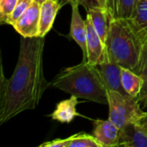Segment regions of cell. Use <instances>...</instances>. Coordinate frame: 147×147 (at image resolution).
Instances as JSON below:
<instances>
[{"instance_id": "30bf717a", "label": "cell", "mask_w": 147, "mask_h": 147, "mask_svg": "<svg viewBox=\"0 0 147 147\" xmlns=\"http://www.w3.org/2000/svg\"><path fill=\"white\" fill-rule=\"evenodd\" d=\"M119 146L147 147V131L140 121L129 123L121 129Z\"/></svg>"}, {"instance_id": "ac0fdd59", "label": "cell", "mask_w": 147, "mask_h": 147, "mask_svg": "<svg viewBox=\"0 0 147 147\" xmlns=\"http://www.w3.org/2000/svg\"><path fill=\"white\" fill-rule=\"evenodd\" d=\"M17 2L18 0H0V22L2 24H8Z\"/></svg>"}, {"instance_id": "4fadbf2b", "label": "cell", "mask_w": 147, "mask_h": 147, "mask_svg": "<svg viewBox=\"0 0 147 147\" xmlns=\"http://www.w3.org/2000/svg\"><path fill=\"white\" fill-rule=\"evenodd\" d=\"M78 98L75 96H71L69 99L59 102L56 105V109L48 116L53 121L60 123H70L76 116H79L77 110V106L79 103Z\"/></svg>"}, {"instance_id": "e0dca14e", "label": "cell", "mask_w": 147, "mask_h": 147, "mask_svg": "<svg viewBox=\"0 0 147 147\" xmlns=\"http://www.w3.org/2000/svg\"><path fill=\"white\" fill-rule=\"evenodd\" d=\"M140 0H115L114 17L130 19Z\"/></svg>"}, {"instance_id": "ba28073f", "label": "cell", "mask_w": 147, "mask_h": 147, "mask_svg": "<svg viewBox=\"0 0 147 147\" xmlns=\"http://www.w3.org/2000/svg\"><path fill=\"white\" fill-rule=\"evenodd\" d=\"M92 134L102 147L119 146L121 129L109 119L94 121Z\"/></svg>"}, {"instance_id": "d6986e66", "label": "cell", "mask_w": 147, "mask_h": 147, "mask_svg": "<svg viewBox=\"0 0 147 147\" xmlns=\"http://www.w3.org/2000/svg\"><path fill=\"white\" fill-rule=\"evenodd\" d=\"M34 0H18L11 16L9 18L8 24L13 26L20 16L26 11V9L32 4Z\"/></svg>"}, {"instance_id": "ffe728a7", "label": "cell", "mask_w": 147, "mask_h": 147, "mask_svg": "<svg viewBox=\"0 0 147 147\" xmlns=\"http://www.w3.org/2000/svg\"><path fill=\"white\" fill-rule=\"evenodd\" d=\"M136 73H138L143 78L147 77V37L143 42L140 61Z\"/></svg>"}, {"instance_id": "5bb4252c", "label": "cell", "mask_w": 147, "mask_h": 147, "mask_svg": "<svg viewBox=\"0 0 147 147\" xmlns=\"http://www.w3.org/2000/svg\"><path fill=\"white\" fill-rule=\"evenodd\" d=\"M144 82V78L132 70L121 67V83L126 93L137 97Z\"/></svg>"}, {"instance_id": "8992f818", "label": "cell", "mask_w": 147, "mask_h": 147, "mask_svg": "<svg viewBox=\"0 0 147 147\" xmlns=\"http://www.w3.org/2000/svg\"><path fill=\"white\" fill-rule=\"evenodd\" d=\"M85 21L87 26L86 59L90 64L97 65L102 63L109 56L106 44L102 40L101 37L97 34L89 16H87Z\"/></svg>"}, {"instance_id": "d4e9b609", "label": "cell", "mask_w": 147, "mask_h": 147, "mask_svg": "<svg viewBox=\"0 0 147 147\" xmlns=\"http://www.w3.org/2000/svg\"><path fill=\"white\" fill-rule=\"evenodd\" d=\"M140 123L142 124V126L146 129L147 131V112L145 113L144 116L142 117V119H141V121H140Z\"/></svg>"}, {"instance_id": "9c48e42d", "label": "cell", "mask_w": 147, "mask_h": 147, "mask_svg": "<svg viewBox=\"0 0 147 147\" xmlns=\"http://www.w3.org/2000/svg\"><path fill=\"white\" fill-rule=\"evenodd\" d=\"M102 76L108 90H115L127 95L123 89L121 83V66L108 58L100 65H96Z\"/></svg>"}, {"instance_id": "277c9868", "label": "cell", "mask_w": 147, "mask_h": 147, "mask_svg": "<svg viewBox=\"0 0 147 147\" xmlns=\"http://www.w3.org/2000/svg\"><path fill=\"white\" fill-rule=\"evenodd\" d=\"M109 119L120 129L129 123L140 122L145 115L140 103L129 95L115 90H108Z\"/></svg>"}, {"instance_id": "7c38bea8", "label": "cell", "mask_w": 147, "mask_h": 147, "mask_svg": "<svg viewBox=\"0 0 147 147\" xmlns=\"http://www.w3.org/2000/svg\"><path fill=\"white\" fill-rule=\"evenodd\" d=\"M61 7L59 0H46L40 4L39 37H45L51 30L57 13Z\"/></svg>"}, {"instance_id": "cb8c5ba5", "label": "cell", "mask_w": 147, "mask_h": 147, "mask_svg": "<svg viewBox=\"0 0 147 147\" xmlns=\"http://www.w3.org/2000/svg\"><path fill=\"white\" fill-rule=\"evenodd\" d=\"M83 1L84 0H59L61 6H64V5H66V4L72 5V4H75V3H78V4L80 5Z\"/></svg>"}, {"instance_id": "8fae6325", "label": "cell", "mask_w": 147, "mask_h": 147, "mask_svg": "<svg viewBox=\"0 0 147 147\" xmlns=\"http://www.w3.org/2000/svg\"><path fill=\"white\" fill-rule=\"evenodd\" d=\"M79 4L75 3L71 5V31L70 35L80 47L83 51V59H86L87 54V26L86 21L83 19L78 9Z\"/></svg>"}, {"instance_id": "44dd1931", "label": "cell", "mask_w": 147, "mask_h": 147, "mask_svg": "<svg viewBox=\"0 0 147 147\" xmlns=\"http://www.w3.org/2000/svg\"><path fill=\"white\" fill-rule=\"evenodd\" d=\"M137 101L140 103L142 107L147 108V77L144 78V82L142 88L136 97Z\"/></svg>"}, {"instance_id": "3957f363", "label": "cell", "mask_w": 147, "mask_h": 147, "mask_svg": "<svg viewBox=\"0 0 147 147\" xmlns=\"http://www.w3.org/2000/svg\"><path fill=\"white\" fill-rule=\"evenodd\" d=\"M144 40L129 19L111 17L106 40L108 55L111 60L136 72Z\"/></svg>"}, {"instance_id": "2e32d148", "label": "cell", "mask_w": 147, "mask_h": 147, "mask_svg": "<svg viewBox=\"0 0 147 147\" xmlns=\"http://www.w3.org/2000/svg\"><path fill=\"white\" fill-rule=\"evenodd\" d=\"M67 147H102L93 135L79 133L67 138Z\"/></svg>"}, {"instance_id": "484cf974", "label": "cell", "mask_w": 147, "mask_h": 147, "mask_svg": "<svg viewBox=\"0 0 147 147\" xmlns=\"http://www.w3.org/2000/svg\"><path fill=\"white\" fill-rule=\"evenodd\" d=\"M34 1H35V2H37V3H39L40 4H41L43 2H45L46 0H34Z\"/></svg>"}, {"instance_id": "9a60e30c", "label": "cell", "mask_w": 147, "mask_h": 147, "mask_svg": "<svg viewBox=\"0 0 147 147\" xmlns=\"http://www.w3.org/2000/svg\"><path fill=\"white\" fill-rule=\"evenodd\" d=\"M139 34L146 40L147 37V0H140L129 19Z\"/></svg>"}, {"instance_id": "52a82bcc", "label": "cell", "mask_w": 147, "mask_h": 147, "mask_svg": "<svg viewBox=\"0 0 147 147\" xmlns=\"http://www.w3.org/2000/svg\"><path fill=\"white\" fill-rule=\"evenodd\" d=\"M81 4L85 8L87 16H90L95 29L106 44L112 16L102 9L96 0H84Z\"/></svg>"}, {"instance_id": "603a6c76", "label": "cell", "mask_w": 147, "mask_h": 147, "mask_svg": "<svg viewBox=\"0 0 147 147\" xmlns=\"http://www.w3.org/2000/svg\"><path fill=\"white\" fill-rule=\"evenodd\" d=\"M39 147H67V138L57 139L48 142H45L40 145Z\"/></svg>"}, {"instance_id": "5b68a950", "label": "cell", "mask_w": 147, "mask_h": 147, "mask_svg": "<svg viewBox=\"0 0 147 147\" xmlns=\"http://www.w3.org/2000/svg\"><path fill=\"white\" fill-rule=\"evenodd\" d=\"M40 9V4L35 1H33L32 4L13 25L15 30L20 34L22 37H39Z\"/></svg>"}, {"instance_id": "7a4b0ae2", "label": "cell", "mask_w": 147, "mask_h": 147, "mask_svg": "<svg viewBox=\"0 0 147 147\" xmlns=\"http://www.w3.org/2000/svg\"><path fill=\"white\" fill-rule=\"evenodd\" d=\"M64 92L101 104H108V90L96 65L83 59L78 65L64 68L50 84Z\"/></svg>"}, {"instance_id": "6da1fadb", "label": "cell", "mask_w": 147, "mask_h": 147, "mask_svg": "<svg viewBox=\"0 0 147 147\" xmlns=\"http://www.w3.org/2000/svg\"><path fill=\"white\" fill-rule=\"evenodd\" d=\"M44 43L45 37L21 38L16 68L9 78H1L0 124L34 109L49 87L43 72Z\"/></svg>"}, {"instance_id": "7402d4cb", "label": "cell", "mask_w": 147, "mask_h": 147, "mask_svg": "<svg viewBox=\"0 0 147 147\" xmlns=\"http://www.w3.org/2000/svg\"><path fill=\"white\" fill-rule=\"evenodd\" d=\"M97 3L105 10H107L113 17L115 14V0H96Z\"/></svg>"}]
</instances>
